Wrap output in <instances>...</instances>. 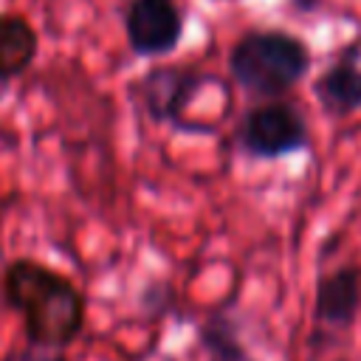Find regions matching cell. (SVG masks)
Listing matches in <instances>:
<instances>
[{"mask_svg": "<svg viewBox=\"0 0 361 361\" xmlns=\"http://www.w3.org/2000/svg\"><path fill=\"white\" fill-rule=\"evenodd\" d=\"M6 302L23 313L25 336L34 344L68 347L85 324V299L62 274L34 262L14 259L3 274Z\"/></svg>", "mask_w": 361, "mask_h": 361, "instance_id": "6da1fadb", "label": "cell"}, {"mask_svg": "<svg viewBox=\"0 0 361 361\" xmlns=\"http://www.w3.org/2000/svg\"><path fill=\"white\" fill-rule=\"evenodd\" d=\"M228 71L240 87L271 99L305 79L310 71V51L299 37L282 28H257L234 42Z\"/></svg>", "mask_w": 361, "mask_h": 361, "instance_id": "7a4b0ae2", "label": "cell"}, {"mask_svg": "<svg viewBox=\"0 0 361 361\" xmlns=\"http://www.w3.org/2000/svg\"><path fill=\"white\" fill-rule=\"evenodd\" d=\"M237 141L245 155L271 161V158L302 152L310 141V133H307L302 113L293 104L265 102V104L251 107L243 116L237 127Z\"/></svg>", "mask_w": 361, "mask_h": 361, "instance_id": "3957f363", "label": "cell"}, {"mask_svg": "<svg viewBox=\"0 0 361 361\" xmlns=\"http://www.w3.org/2000/svg\"><path fill=\"white\" fill-rule=\"evenodd\" d=\"M206 79L209 76H203L195 68L158 65V68L144 73V79L138 85V96H141V104L152 121L186 130V121L180 118V113L195 99V93L206 85Z\"/></svg>", "mask_w": 361, "mask_h": 361, "instance_id": "277c9868", "label": "cell"}, {"mask_svg": "<svg viewBox=\"0 0 361 361\" xmlns=\"http://www.w3.org/2000/svg\"><path fill=\"white\" fill-rule=\"evenodd\" d=\"M124 31L138 56H164L172 54L183 37V11L175 0H130Z\"/></svg>", "mask_w": 361, "mask_h": 361, "instance_id": "5b68a950", "label": "cell"}, {"mask_svg": "<svg viewBox=\"0 0 361 361\" xmlns=\"http://www.w3.org/2000/svg\"><path fill=\"white\" fill-rule=\"evenodd\" d=\"M313 96L330 116H350L361 107V37L319 73Z\"/></svg>", "mask_w": 361, "mask_h": 361, "instance_id": "8992f818", "label": "cell"}, {"mask_svg": "<svg viewBox=\"0 0 361 361\" xmlns=\"http://www.w3.org/2000/svg\"><path fill=\"white\" fill-rule=\"evenodd\" d=\"M361 307V271L347 265L322 274L316 282L313 319L322 327H350Z\"/></svg>", "mask_w": 361, "mask_h": 361, "instance_id": "52a82bcc", "label": "cell"}, {"mask_svg": "<svg viewBox=\"0 0 361 361\" xmlns=\"http://www.w3.org/2000/svg\"><path fill=\"white\" fill-rule=\"evenodd\" d=\"M37 56V31L25 17L0 14V79L23 73Z\"/></svg>", "mask_w": 361, "mask_h": 361, "instance_id": "ba28073f", "label": "cell"}, {"mask_svg": "<svg viewBox=\"0 0 361 361\" xmlns=\"http://www.w3.org/2000/svg\"><path fill=\"white\" fill-rule=\"evenodd\" d=\"M197 341H200V347H203L206 361H257V358L245 350V344L240 341L237 322H234L226 310L212 313V316L200 324Z\"/></svg>", "mask_w": 361, "mask_h": 361, "instance_id": "9c48e42d", "label": "cell"}, {"mask_svg": "<svg viewBox=\"0 0 361 361\" xmlns=\"http://www.w3.org/2000/svg\"><path fill=\"white\" fill-rule=\"evenodd\" d=\"M0 361H68L62 347H48V344H34L28 341L25 347L8 350L0 355Z\"/></svg>", "mask_w": 361, "mask_h": 361, "instance_id": "30bf717a", "label": "cell"}, {"mask_svg": "<svg viewBox=\"0 0 361 361\" xmlns=\"http://www.w3.org/2000/svg\"><path fill=\"white\" fill-rule=\"evenodd\" d=\"M290 3H293L299 11H313V8H316L322 0H290Z\"/></svg>", "mask_w": 361, "mask_h": 361, "instance_id": "8fae6325", "label": "cell"}]
</instances>
